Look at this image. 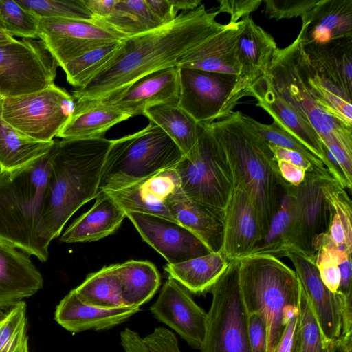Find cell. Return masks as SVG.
Returning <instances> with one entry per match:
<instances>
[{
    "label": "cell",
    "instance_id": "48",
    "mask_svg": "<svg viewBox=\"0 0 352 352\" xmlns=\"http://www.w3.org/2000/svg\"><path fill=\"white\" fill-rule=\"evenodd\" d=\"M150 352H181L175 334L164 327H157L143 338Z\"/></svg>",
    "mask_w": 352,
    "mask_h": 352
},
{
    "label": "cell",
    "instance_id": "30",
    "mask_svg": "<svg viewBox=\"0 0 352 352\" xmlns=\"http://www.w3.org/2000/svg\"><path fill=\"white\" fill-rule=\"evenodd\" d=\"M303 47L314 69L352 97V38Z\"/></svg>",
    "mask_w": 352,
    "mask_h": 352
},
{
    "label": "cell",
    "instance_id": "37",
    "mask_svg": "<svg viewBox=\"0 0 352 352\" xmlns=\"http://www.w3.org/2000/svg\"><path fill=\"white\" fill-rule=\"evenodd\" d=\"M74 291L78 298L89 306L108 309L124 307L116 264L89 274Z\"/></svg>",
    "mask_w": 352,
    "mask_h": 352
},
{
    "label": "cell",
    "instance_id": "23",
    "mask_svg": "<svg viewBox=\"0 0 352 352\" xmlns=\"http://www.w3.org/2000/svg\"><path fill=\"white\" fill-rule=\"evenodd\" d=\"M43 278L29 255L0 240V310L43 288Z\"/></svg>",
    "mask_w": 352,
    "mask_h": 352
},
{
    "label": "cell",
    "instance_id": "5",
    "mask_svg": "<svg viewBox=\"0 0 352 352\" xmlns=\"http://www.w3.org/2000/svg\"><path fill=\"white\" fill-rule=\"evenodd\" d=\"M238 278L246 311L263 318L267 352H274L287 324L298 311L301 285L296 272L278 258L254 254L238 260Z\"/></svg>",
    "mask_w": 352,
    "mask_h": 352
},
{
    "label": "cell",
    "instance_id": "52",
    "mask_svg": "<svg viewBox=\"0 0 352 352\" xmlns=\"http://www.w3.org/2000/svg\"><path fill=\"white\" fill-rule=\"evenodd\" d=\"M217 12H226L230 16V23H236L241 19L250 16L263 2L261 0H219ZM241 19V20H242Z\"/></svg>",
    "mask_w": 352,
    "mask_h": 352
},
{
    "label": "cell",
    "instance_id": "47",
    "mask_svg": "<svg viewBox=\"0 0 352 352\" xmlns=\"http://www.w3.org/2000/svg\"><path fill=\"white\" fill-rule=\"evenodd\" d=\"M319 0H265L264 13L268 19H289L302 16Z\"/></svg>",
    "mask_w": 352,
    "mask_h": 352
},
{
    "label": "cell",
    "instance_id": "35",
    "mask_svg": "<svg viewBox=\"0 0 352 352\" xmlns=\"http://www.w3.org/2000/svg\"><path fill=\"white\" fill-rule=\"evenodd\" d=\"M126 307H138L148 301L160 285V276L151 262L130 260L116 264Z\"/></svg>",
    "mask_w": 352,
    "mask_h": 352
},
{
    "label": "cell",
    "instance_id": "19",
    "mask_svg": "<svg viewBox=\"0 0 352 352\" xmlns=\"http://www.w3.org/2000/svg\"><path fill=\"white\" fill-rule=\"evenodd\" d=\"M223 226L221 252L230 262L250 254L262 239L254 207L239 189L234 188L223 210Z\"/></svg>",
    "mask_w": 352,
    "mask_h": 352
},
{
    "label": "cell",
    "instance_id": "49",
    "mask_svg": "<svg viewBox=\"0 0 352 352\" xmlns=\"http://www.w3.org/2000/svg\"><path fill=\"white\" fill-rule=\"evenodd\" d=\"M250 352H267V332L263 318L255 313L248 314Z\"/></svg>",
    "mask_w": 352,
    "mask_h": 352
},
{
    "label": "cell",
    "instance_id": "38",
    "mask_svg": "<svg viewBox=\"0 0 352 352\" xmlns=\"http://www.w3.org/2000/svg\"><path fill=\"white\" fill-rule=\"evenodd\" d=\"M294 186L287 184L277 210L267 231L250 254H268L276 258L286 256L291 251L290 235L294 221Z\"/></svg>",
    "mask_w": 352,
    "mask_h": 352
},
{
    "label": "cell",
    "instance_id": "22",
    "mask_svg": "<svg viewBox=\"0 0 352 352\" xmlns=\"http://www.w3.org/2000/svg\"><path fill=\"white\" fill-rule=\"evenodd\" d=\"M243 20L224 24L223 28L185 53L177 61V67L239 75L236 57L239 36Z\"/></svg>",
    "mask_w": 352,
    "mask_h": 352
},
{
    "label": "cell",
    "instance_id": "11",
    "mask_svg": "<svg viewBox=\"0 0 352 352\" xmlns=\"http://www.w3.org/2000/svg\"><path fill=\"white\" fill-rule=\"evenodd\" d=\"M58 66L41 39L22 38L0 45V96L40 91L54 84Z\"/></svg>",
    "mask_w": 352,
    "mask_h": 352
},
{
    "label": "cell",
    "instance_id": "2",
    "mask_svg": "<svg viewBox=\"0 0 352 352\" xmlns=\"http://www.w3.org/2000/svg\"><path fill=\"white\" fill-rule=\"evenodd\" d=\"M206 125L226 155L234 188L243 190L250 199L263 239L287 185L280 177L269 143L256 133L241 111H233Z\"/></svg>",
    "mask_w": 352,
    "mask_h": 352
},
{
    "label": "cell",
    "instance_id": "6",
    "mask_svg": "<svg viewBox=\"0 0 352 352\" xmlns=\"http://www.w3.org/2000/svg\"><path fill=\"white\" fill-rule=\"evenodd\" d=\"M184 155L157 125L112 140L100 174L97 196L174 168Z\"/></svg>",
    "mask_w": 352,
    "mask_h": 352
},
{
    "label": "cell",
    "instance_id": "4",
    "mask_svg": "<svg viewBox=\"0 0 352 352\" xmlns=\"http://www.w3.org/2000/svg\"><path fill=\"white\" fill-rule=\"evenodd\" d=\"M54 146L28 165L0 173V240L41 262L51 242L42 212Z\"/></svg>",
    "mask_w": 352,
    "mask_h": 352
},
{
    "label": "cell",
    "instance_id": "58",
    "mask_svg": "<svg viewBox=\"0 0 352 352\" xmlns=\"http://www.w3.org/2000/svg\"><path fill=\"white\" fill-rule=\"evenodd\" d=\"M330 352H352V338H340L332 343Z\"/></svg>",
    "mask_w": 352,
    "mask_h": 352
},
{
    "label": "cell",
    "instance_id": "12",
    "mask_svg": "<svg viewBox=\"0 0 352 352\" xmlns=\"http://www.w3.org/2000/svg\"><path fill=\"white\" fill-rule=\"evenodd\" d=\"M178 106L198 124L222 119L238 104L235 96L237 75L178 67Z\"/></svg>",
    "mask_w": 352,
    "mask_h": 352
},
{
    "label": "cell",
    "instance_id": "62",
    "mask_svg": "<svg viewBox=\"0 0 352 352\" xmlns=\"http://www.w3.org/2000/svg\"><path fill=\"white\" fill-rule=\"evenodd\" d=\"M1 172H2V170H1V167H0V173H1Z\"/></svg>",
    "mask_w": 352,
    "mask_h": 352
},
{
    "label": "cell",
    "instance_id": "60",
    "mask_svg": "<svg viewBox=\"0 0 352 352\" xmlns=\"http://www.w3.org/2000/svg\"><path fill=\"white\" fill-rule=\"evenodd\" d=\"M6 312H3V311H0V323L2 321V320L3 319V318H4L5 315H6Z\"/></svg>",
    "mask_w": 352,
    "mask_h": 352
},
{
    "label": "cell",
    "instance_id": "54",
    "mask_svg": "<svg viewBox=\"0 0 352 352\" xmlns=\"http://www.w3.org/2000/svg\"><path fill=\"white\" fill-rule=\"evenodd\" d=\"M153 14L164 25L173 21L177 16L170 0H145Z\"/></svg>",
    "mask_w": 352,
    "mask_h": 352
},
{
    "label": "cell",
    "instance_id": "3",
    "mask_svg": "<svg viewBox=\"0 0 352 352\" xmlns=\"http://www.w3.org/2000/svg\"><path fill=\"white\" fill-rule=\"evenodd\" d=\"M112 140H56L44 199L42 221L50 241L71 217L96 198L102 168Z\"/></svg>",
    "mask_w": 352,
    "mask_h": 352
},
{
    "label": "cell",
    "instance_id": "7",
    "mask_svg": "<svg viewBox=\"0 0 352 352\" xmlns=\"http://www.w3.org/2000/svg\"><path fill=\"white\" fill-rule=\"evenodd\" d=\"M304 47L297 36L286 47L277 48L265 80L315 129L324 146H340L352 153V127L340 122L316 103L303 66Z\"/></svg>",
    "mask_w": 352,
    "mask_h": 352
},
{
    "label": "cell",
    "instance_id": "18",
    "mask_svg": "<svg viewBox=\"0 0 352 352\" xmlns=\"http://www.w3.org/2000/svg\"><path fill=\"white\" fill-rule=\"evenodd\" d=\"M242 20L244 25L239 36L236 50L240 69L235 96L239 102L243 97L251 96L252 88L265 78L278 48L272 36L250 16Z\"/></svg>",
    "mask_w": 352,
    "mask_h": 352
},
{
    "label": "cell",
    "instance_id": "14",
    "mask_svg": "<svg viewBox=\"0 0 352 352\" xmlns=\"http://www.w3.org/2000/svg\"><path fill=\"white\" fill-rule=\"evenodd\" d=\"M330 174L307 173L305 180L294 186V212L290 235L291 251L315 258L318 243L326 232L329 210L324 184Z\"/></svg>",
    "mask_w": 352,
    "mask_h": 352
},
{
    "label": "cell",
    "instance_id": "31",
    "mask_svg": "<svg viewBox=\"0 0 352 352\" xmlns=\"http://www.w3.org/2000/svg\"><path fill=\"white\" fill-rule=\"evenodd\" d=\"M324 192L328 204L329 223L326 232L318 241L317 251L322 247L335 248L343 252L351 254V199L345 189L333 177L325 180Z\"/></svg>",
    "mask_w": 352,
    "mask_h": 352
},
{
    "label": "cell",
    "instance_id": "8",
    "mask_svg": "<svg viewBox=\"0 0 352 352\" xmlns=\"http://www.w3.org/2000/svg\"><path fill=\"white\" fill-rule=\"evenodd\" d=\"M199 124L195 146L175 168L186 197L223 212L234 190L232 172L223 149L207 126Z\"/></svg>",
    "mask_w": 352,
    "mask_h": 352
},
{
    "label": "cell",
    "instance_id": "24",
    "mask_svg": "<svg viewBox=\"0 0 352 352\" xmlns=\"http://www.w3.org/2000/svg\"><path fill=\"white\" fill-rule=\"evenodd\" d=\"M301 19L303 46L352 38V0H319Z\"/></svg>",
    "mask_w": 352,
    "mask_h": 352
},
{
    "label": "cell",
    "instance_id": "32",
    "mask_svg": "<svg viewBox=\"0 0 352 352\" xmlns=\"http://www.w3.org/2000/svg\"><path fill=\"white\" fill-rule=\"evenodd\" d=\"M229 263L221 252H210L179 263H168L164 270L188 291L200 294L210 291Z\"/></svg>",
    "mask_w": 352,
    "mask_h": 352
},
{
    "label": "cell",
    "instance_id": "36",
    "mask_svg": "<svg viewBox=\"0 0 352 352\" xmlns=\"http://www.w3.org/2000/svg\"><path fill=\"white\" fill-rule=\"evenodd\" d=\"M303 66L309 87L316 103L331 116L352 127V97L316 70L305 50Z\"/></svg>",
    "mask_w": 352,
    "mask_h": 352
},
{
    "label": "cell",
    "instance_id": "46",
    "mask_svg": "<svg viewBox=\"0 0 352 352\" xmlns=\"http://www.w3.org/2000/svg\"><path fill=\"white\" fill-rule=\"evenodd\" d=\"M351 256L334 248H320L316 254L315 263L322 281L333 293L337 294L340 283L339 264Z\"/></svg>",
    "mask_w": 352,
    "mask_h": 352
},
{
    "label": "cell",
    "instance_id": "59",
    "mask_svg": "<svg viewBox=\"0 0 352 352\" xmlns=\"http://www.w3.org/2000/svg\"><path fill=\"white\" fill-rule=\"evenodd\" d=\"M16 40L14 36L4 31L0 30V45L14 42Z\"/></svg>",
    "mask_w": 352,
    "mask_h": 352
},
{
    "label": "cell",
    "instance_id": "15",
    "mask_svg": "<svg viewBox=\"0 0 352 352\" xmlns=\"http://www.w3.org/2000/svg\"><path fill=\"white\" fill-rule=\"evenodd\" d=\"M142 239L168 264H177L211 252L192 232L176 221L166 217L126 212Z\"/></svg>",
    "mask_w": 352,
    "mask_h": 352
},
{
    "label": "cell",
    "instance_id": "20",
    "mask_svg": "<svg viewBox=\"0 0 352 352\" xmlns=\"http://www.w3.org/2000/svg\"><path fill=\"white\" fill-rule=\"evenodd\" d=\"M179 90L178 67L173 66L139 78L113 98L100 103L134 117L155 105L177 104Z\"/></svg>",
    "mask_w": 352,
    "mask_h": 352
},
{
    "label": "cell",
    "instance_id": "61",
    "mask_svg": "<svg viewBox=\"0 0 352 352\" xmlns=\"http://www.w3.org/2000/svg\"><path fill=\"white\" fill-rule=\"evenodd\" d=\"M0 30H2V31L5 32L4 26H3V24L2 21H1V18H0Z\"/></svg>",
    "mask_w": 352,
    "mask_h": 352
},
{
    "label": "cell",
    "instance_id": "33",
    "mask_svg": "<svg viewBox=\"0 0 352 352\" xmlns=\"http://www.w3.org/2000/svg\"><path fill=\"white\" fill-rule=\"evenodd\" d=\"M159 126L179 148L184 156L195 146L200 124L177 104H161L147 108L143 113Z\"/></svg>",
    "mask_w": 352,
    "mask_h": 352
},
{
    "label": "cell",
    "instance_id": "29",
    "mask_svg": "<svg viewBox=\"0 0 352 352\" xmlns=\"http://www.w3.org/2000/svg\"><path fill=\"white\" fill-rule=\"evenodd\" d=\"M131 116L105 104L76 102L73 114L57 138L62 140L104 138L115 124Z\"/></svg>",
    "mask_w": 352,
    "mask_h": 352
},
{
    "label": "cell",
    "instance_id": "17",
    "mask_svg": "<svg viewBox=\"0 0 352 352\" xmlns=\"http://www.w3.org/2000/svg\"><path fill=\"white\" fill-rule=\"evenodd\" d=\"M286 256L294 266L324 342L330 346L342 335V314L338 294L331 292L322 281L315 258L295 250L289 252Z\"/></svg>",
    "mask_w": 352,
    "mask_h": 352
},
{
    "label": "cell",
    "instance_id": "63",
    "mask_svg": "<svg viewBox=\"0 0 352 352\" xmlns=\"http://www.w3.org/2000/svg\"><path fill=\"white\" fill-rule=\"evenodd\" d=\"M1 97V96H0Z\"/></svg>",
    "mask_w": 352,
    "mask_h": 352
},
{
    "label": "cell",
    "instance_id": "10",
    "mask_svg": "<svg viewBox=\"0 0 352 352\" xmlns=\"http://www.w3.org/2000/svg\"><path fill=\"white\" fill-rule=\"evenodd\" d=\"M3 120L21 135L52 142L72 117L75 100L54 83L23 95L2 97Z\"/></svg>",
    "mask_w": 352,
    "mask_h": 352
},
{
    "label": "cell",
    "instance_id": "56",
    "mask_svg": "<svg viewBox=\"0 0 352 352\" xmlns=\"http://www.w3.org/2000/svg\"><path fill=\"white\" fill-rule=\"evenodd\" d=\"M95 18L104 19L110 15L118 0H82Z\"/></svg>",
    "mask_w": 352,
    "mask_h": 352
},
{
    "label": "cell",
    "instance_id": "51",
    "mask_svg": "<svg viewBox=\"0 0 352 352\" xmlns=\"http://www.w3.org/2000/svg\"><path fill=\"white\" fill-rule=\"evenodd\" d=\"M269 146L276 161L280 160L294 164L305 169L307 173H316L320 175L330 174L326 168H320L314 165L298 152L284 148L271 143H269Z\"/></svg>",
    "mask_w": 352,
    "mask_h": 352
},
{
    "label": "cell",
    "instance_id": "44",
    "mask_svg": "<svg viewBox=\"0 0 352 352\" xmlns=\"http://www.w3.org/2000/svg\"><path fill=\"white\" fill-rule=\"evenodd\" d=\"M246 121L268 143L300 153L312 164L326 168L322 162L304 144L289 132L283 130L276 123L270 124L258 122L252 117L244 114Z\"/></svg>",
    "mask_w": 352,
    "mask_h": 352
},
{
    "label": "cell",
    "instance_id": "28",
    "mask_svg": "<svg viewBox=\"0 0 352 352\" xmlns=\"http://www.w3.org/2000/svg\"><path fill=\"white\" fill-rule=\"evenodd\" d=\"M126 217V212L107 193L96 197L92 208L76 219L63 232L60 242H90L113 233Z\"/></svg>",
    "mask_w": 352,
    "mask_h": 352
},
{
    "label": "cell",
    "instance_id": "13",
    "mask_svg": "<svg viewBox=\"0 0 352 352\" xmlns=\"http://www.w3.org/2000/svg\"><path fill=\"white\" fill-rule=\"evenodd\" d=\"M125 38L97 18H41L39 20L38 38L60 67L88 51Z\"/></svg>",
    "mask_w": 352,
    "mask_h": 352
},
{
    "label": "cell",
    "instance_id": "16",
    "mask_svg": "<svg viewBox=\"0 0 352 352\" xmlns=\"http://www.w3.org/2000/svg\"><path fill=\"white\" fill-rule=\"evenodd\" d=\"M151 311L194 348L201 349L206 333L207 313L192 298L188 291L169 277Z\"/></svg>",
    "mask_w": 352,
    "mask_h": 352
},
{
    "label": "cell",
    "instance_id": "43",
    "mask_svg": "<svg viewBox=\"0 0 352 352\" xmlns=\"http://www.w3.org/2000/svg\"><path fill=\"white\" fill-rule=\"evenodd\" d=\"M0 18L5 32L12 36L38 38L40 18L13 0H0Z\"/></svg>",
    "mask_w": 352,
    "mask_h": 352
},
{
    "label": "cell",
    "instance_id": "45",
    "mask_svg": "<svg viewBox=\"0 0 352 352\" xmlns=\"http://www.w3.org/2000/svg\"><path fill=\"white\" fill-rule=\"evenodd\" d=\"M298 314L301 336L300 352H330L332 344L329 346L325 343L318 321L302 287L298 302Z\"/></svg>",
    "mask_w": 352,
    "mask_h": 352
},
{
    "label": "cell",
    "instance_id": "26",
    "mask_svg": "<svg viewBox=\"0 0 352 352\" xmlns=\"http://www.w3.org/2000/svg\"><path fill=\"white\" fill-rule=\"evenodd\" d=\"M251 96L255 98L256 106L272 118L273 122L298 139L324 164V145L315 129L265 80L252 88Z\"/></svg>",
    "mask_w": 352,
    "mask_h": 352
},
{
    "label": "cell",
    "instance_id": "53",
    "mask_svg": "<svg viewBox=\"0 0 352 352\" xmlns=\"http://www.w3.org/2000/svg\"><path fill=\"white\" fill-rule=\"evenodd\" d=\"M279 174L285 183L298 186L305 179L307 171L302 168L285 161H276Z\"/></svg>",
    "mask_w": 352,
    "mask_h": 352
},
{
    "label": "cell",
    "instance_id": "9",
    "mask_svg": "<svg viewBox=\"0 0 352 352\" xmlns=\"http://www.w3.org/2000/svg\"><path fill=\"white\" fill-rule=\"evenodd\" d=\"M210 292L212 299L201 351L250 352L248 312L239 285L238 260L230 262Z\"/></svg>",
    "mask_w": 352,
    "mask_h": 352
},
{
    "label": "cell",
    "instance_id": "57",
    "mask_svg": "<svg viewBox=\"0 0 352 352\" xmlns=\"http://www.w3.org/2000/svg\"><path fill=\"white\" fill-rule=\"evenodd\" d=\"M170 2L177 12L192 10L201 4L200 0H170Z\"/></svg>",
    "mask_w": 352,
    "mask_h": 352
},
{
    "label": "cell",
    "instance_id": "21",
    "mask_svg": "<svg viewBox=\"0 0 352 352\" xmlns=\"http://www.w3.org/2000/svg\"><path fill=\"white\" fill-rule=\"evenodd\" d=\"M181 190L175 168L163 170L122 189L104 192L126 212H140L175 221L166 203Z\"/></svg>",
    "mask_w": 352,
    "mask_h": 352
},
{
    "label": "cell",
    "instance_id": "41",
    "mask_svg": "<svg viewBox=\"0 0 352 352\" xmlns=\"http://www.w3.org/2000/svg\"><path fill=\"white\" fill-rule=\"evenodd\" d=\"M0 352H28L26 304L11 307L0 323Z\"/></svg>",
    "mask_w": 352,
    "mask_h": 352
},
{
    "label": "cell",
    "instance_id": "55",
    "mask_svg": "<svg viewBox=\"0 0 352 352\" xmlns=\"http://www.w3.org/2000/svg\"><path fill=\"white\" fill-rule=\"evenodd\" d=\"M120 340L125 352H150L143 338L130 329L126 328L121 332Z\"/></svg>",
    "mask_w": 352,
    "mask_h": 352
},
{
    "label": "cell",
    "instance_id": "40",
    "mask_svg": "<svg viewBox=\"0 0 352 352\" xmlns=\"http://www.w3.org/2000/svg\"><path fill=\"white\" fill-rule=\"evenodd\" d=\"M120 42L96 47L63 65L61 67L67 82L77 89L84 87L111 59L118 49Z\"/></svg>",
    "mask_w": 352,
    "mask_h": 352
},
{
    "label": "cell",
    "instance_id": "34",
    "mask_svg": "<svg viewBox=\"0 0 352 352\" xmlns=\"http://www.w3.org/2000/svg\"><path fill=\"white\" fill-rule=\"evenodd\" d=\"M3 98L0 97V167L2 171L23 167L46 154L53 147L52 142L28 138L12 128L3 118Z\"/></svg>",
    "mask_w": 352,
    "mask_h": 352
},
{
    "label": "cell",
    "instance_id": "25",
    "mask_svg": "<svg viewBox=\"0 0 352 352\" xmlns=\"http://www.w3.org/2000/svg\"><path fill=\"white\" fill-rule=\"evenodd\" d=\"M166 205L175 220L192 232L211 252H221L223 212L189 199L182 190L171 195Z\"/></svg>",
    "mask_w": 352,
    "mask_h": 352
},
{
    "label": "cell",
    "instance_id": "39",
    "mask_svg": "<svg viewBox=\"0 0 352 352\" xmlns=\"http://www.w3.org/2000/svg\"><path fill=\"white\" fill-rule=\"evenodd\" d=\"M99 19L126 38L163 25L145 0H118L110 15Z\"/></svg>",
    "mask_w": 352,
    "mask_h": 352
},
{
    "label": "cell",
    "instance_id": "1",
    "mask_svg": "<svg viewBox=\"0 0 352 352\" xmlns=\"http://www.w3.org/2000/svg\"><path fill=\"white\" fill-rule=\"evenodd\" d=\"M219 14L201 3L168 23L125 38L111 59L72 96L76 102H103L139 78L176 66L185 53L223 28L216 20Z\"/></svg>",
    "mask_w": 352,
    "mask_h": 352
},
{
    "label": "cell",
    "instance_id": "27",
    "mask_svg": "<svg viewBox=\"0 0 352 352\" xmlns=\"http://www.w3.org/2000/svg\"><path fill=\"white\" fill-rule=\"evenodd\" d=\"M140 311L138 307L101 309L83 303L72 290L57 305L55 320L73 333L106 329L126 321Z\"/></svg>",
    "mask_w": 352,
    "mask_h": 352
},
{
    "label": "cell",
    "instance_id": "42",
    "mask_svg": "<svg viewBox=\"0 0 352 352\" xmlns=\"http://www.w3.org/2000/svg\"><path fill=\"white\" fill-rule=\"evenodd\" d=\"M15 1L40 19H95L82 0H16Z\"/></svg>",
    "mask_w": 352,
    "mask_h": 352
},
{
    "label": "cell",
    "instance_id": "50",
    "mask_svg": "<svg viewBox=\"0 0 352 352\" xmlns=\"http://www.w3.org/2000/svg\"><path fill=\"white\" fill-rule=\"evenodd\" d=\"M301 336L298 311L289 320L274 352H300Z\"/></svg>",
    "mask_w": 352,
    "mask_h": 352
}]
</instances>
